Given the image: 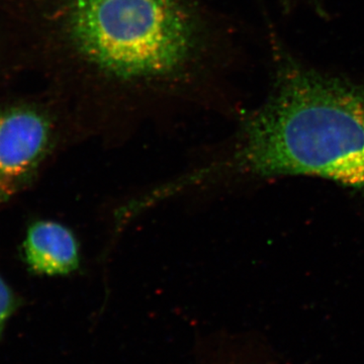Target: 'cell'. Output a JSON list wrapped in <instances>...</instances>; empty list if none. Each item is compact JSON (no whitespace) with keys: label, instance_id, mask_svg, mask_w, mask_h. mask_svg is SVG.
Segmentation results:
<instances>
[{"label":"cell","instance_id":"cell-1","mask_svg":"<svg viewBox=\"0 0 364 364\" xmlns=\"http://www.w3.org/2000/svg\"><path fill=\"white\" fill-rule=\"evenodd\" d=\"M39 2L78 142L117 145L148 122L226 107L229 32L205 0Z\"/></svg>","mask_w":364,"mask_h":364},{"label":"cell","instance_id":"cell-2","mask_svg":"<svg viewBox=\"0 0 364 364\" xmlns=\"http://www.w3.org/2000/svg\"><path fill=\"white\" fill-rule=\"evenodd\" d=\"M286 176L364 189V80L320 73L280 51L265 102L184 177L200 196Z\"/></svg>","mask_w":364,"mask_h":364},{"label":"cell","instance_id":"cell-3","mask_svg":"<svg viewBox=\"0 0 364 364\" xmlns=\"http://www.w3.org/2000/svg\"><path fill=\"white\" fill-rule=\"evenodd\" d=\"M77 142L70 114L61 102L0 111V205L28 188L55 151Z\"/></svg>","mask_w":364,"mask_h":364},{"label":"cell","instance_id":"cell-4","mask_svg":"<svg viewBox=\"0 0 364 364\" xmlns=\"http://www.w3.org/2000/svg\"><path fill=\"white\" fill-rule=\"evenodd\" d=\"M23 257L31 272L44 277H69L80 272L82 251L70 228L41 220L31 225L23 241Z\"/></svg>","mask_w":364,"mask_h":364},{"label":"cell","instance_id":"cell-5","mask_svg":"<svg viewBox=\"0 0 364 364\" xmlns=\"http://www.w3.org/2000/svg\"><path fill=\"white\" fill-rule=\"evenodd\" d=\"M16 306H18V299L16 298V294L11 287L6 284V280L0 277V335L4 332Z\"/></svg>","mask_w":364,"mask_h":364},{"label":"cell","instance_id":"cell-6","mask_svg":"<svg viewBox=\"0 0 364 364\" xmlns=\"http://www.w3.org/2000/svg\"><path fill=\"white\" fill-rule=\"evenodd\" d=\"M284 4H291V2L294 1V0H284ZM314 1L318 2V0H314Z\"/></svg>","mask_w":364,"mask_h":364}]
</instances>
